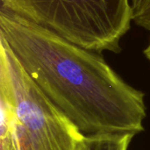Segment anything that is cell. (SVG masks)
Here are the masks:
<instances>
[{
	"instance_id": "6da1fadb",
	"label": "cell",
	"mask_w": 150,
	"mask_h": 150,
	"mask_svg": "<svg viewBox=\"0 0 150 150\" xmlns=\"http://www.w3.org/2000/svg\"><path fill=\"white\" fill-rule=\"evenodd\" d=\"M0 35L38 88L84 135H135L144 130L145 94L99 53L3 7Z\"/></svg>"
},
{
	"instance_id": "7a4b0ae2",
	"label": "cell",
	"mask_w": 150,
	"mask_h": 150,
	"mask_svg": "<svg viewBox=\"0 0 150 150\" xmlns=\"http://www.w3.org/2000/svg\"><path fill=\"white\" fill-rule=\"evenodd\" d=\"M1 7L99 54L121 51L134 15L129 0H2Z\"/></svg>"
},
{
	"instance_id": "3957f363",
	"label": "cell",
	"mask_w": 150,
	"mask_h": 150,
	"mask_svg": "<svg viewBox=\"0 0 150 150\" xmlns=\"http://www.w3.org/2000/svg\"><path fill=\"white\" fill-rule=\"evenodd\" d=\"M0 96L13 109L23 150H82L85 135L38 88L2 35Z\"/></svg>"
},
{
	"instance_id": "277c9868",
	"label": "cell",
	"mask_w": 150,
	"mask_h": 150,
	"mask_svg": "<svg viewBox=\"0 0 150 150\" xmlns=\"http://www.w3.org/2000/svg\"><path fill=\"white\" fill-rule=\"evenodd\" d=\"M0 150H23L10 103L0 96Z\"/></svg>"
},
{
	"instance_id": "5b68a950",
	"label": "cell",
	"mask_w": 150,
	"mask_h": 150,
	"mask_svg": "<svg viewBox=\"0 0 150 150\" xmlns=\"http://www.w3.org/2000/svg\"><path fill=\"white\" fill-rule=\"evenodd\" d=\"M133 134H98L85 135L82 150H128Z\"/></svg>"
},
{
	"instance_id": "8992f818",
	"label": "cell",
	"mask_w": 150,
	"mask_h": 150,
	"mask_svg": "<svg viewBox=\"0 0 150 150\" xmlns=\"http://www.w3.org/2000/svg\"><path fill=\"white\" fill-rule=\"evenodd\" d=\"M133 21L138 26L150 32V0H143L142 4L134 11Z\"/></svg>"
},
{
	"instance_id": "52a82bcc",
	"label": "cell",
	"mask_w": 150,
	"mask_h": 150,
	"mask_svg": "<svg viewBox=\"0 0 150 150\" xmlns=\"http://www.w3.org/2000/svg\"><path fill=\"white\" fill-rule=\"evenodd\" d=\"M143 0H132V7L133 10H136L142 4Z\"/></svg>"
},
{
	"instance_id": "ba28073f",
	"label": "cell",
	"mask_w": 150,
	"mask_h": 150,
	"mask_svg": "<svg viewBox=\"0 0 150 150\" xmlns=\"http://www.w3.org/2000/svg\"><path fill=\"white\" fill-rule=\"evenodd\" d=\"M143 53H144V54H145L146 58H147V59H148V60L150 62V40H149V45H148V47L144 49Z\"/></svg>"
}]
</instances>
